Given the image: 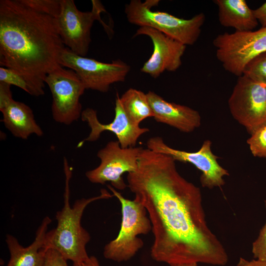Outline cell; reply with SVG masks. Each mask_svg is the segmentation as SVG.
<instances>
[{
  "label": "cell",
  "instance_id": "cell-16",
  "mask_svg": "<svg viewBox=\"0 0 266 266\" xmlns=\"http://www.w3.org/2000/svg\"><path fill=\"white\" fill-rule=\"evenodd\" d=\"M147 94L156 121L189 133L201 125L199 112L187 106L169 102L153 91Z\"/></svg>",
  "mask_w": 266,
  "mask_h": 266
},
{
  "label": "cell",
  "instance_id": "cell-23",
  "mask_svg": "<svg viewBox=\"0 0 266 266\" xmlns=\"http://www.w3.org/2000/svg\"><path fill=\"white\" fill-rule=\"evenodd\" d=\"M0 82L15 86L31 94L30 87L28 81L24 76L12 69L0 67Z\"/></svg>",
  "mask_w": 266,
  "mask_h": 266
},
{
  "label": "cell",
  "instance_id": "cell-19",
  "mask_svg": "<svg viewBox=\"0 0 266 266\" xmlns=\"http://www.w3.org/2000/svg\"><path fill=\"white\" fill-rule=\"evenodd\" d=\"M120 100L128 118L134 125L139 126L145 119L154 117L147 94L141 91L130 88Z\"/></svg>",
  "mask_w": 266,
  "mask_h": 266
},
{
  "label": "cell",
  "instance_id": "cell-12",
  "mask_svg": "<svg viewBox=\"0 0 266 266\" xmlns=\"http://www.w3.org/2000/svg\"><path fill=\"white\" fill-rule=\"evenodd\" d=\"M211 144L210 140H206L198 151L187 152L170 147L161 137L154 136L147 140L146 146L152 151L170 156L175 161L193 165L201 172V186L212 189L224 185V177L229 175V173L218 163V157L211 150Z\"/></svg>",
  "mask_w": 266,
  "mask_h": 266
},
{
  "label": "cell",
  "instance_id": "cell-1",
  "mask_svg": "<svg viewBox=\"0 0 266 266\" xmlns=\"http://www.w3.org/2000/svg\"><path fill=\"white\" fill-rule=\"evenodd\" d=\"M127 180L151 221L154 260L170 266L227 264L225 248L206 223L200 189L180 174L172 157L143 148Z\"/></svg>",
  "mask_w": 266,
  "mask_h": 266
},
{
  "label": "cell",
  "instance_id": "cell-5",
  "mask_svg": "<svg viewBox=\"0 0 266 266\" xmlns=\"http://www.w3.org/2000/svg\"><path fill=\"white\" fill-rule=\"evenodd\" d=\"M107 187L120 202L122 222L117 236L105 245L103 256L118 263L126 262L143 247L144 242L138 236L152 231L151 223L146 209L141 203L124 198L111 185Z\"/></svg>",
  "mask_w": 266,
  "mask_h": 266
},
{
  "label": "cell",
  "instance_id": "cell-27",
  "mask_svg": "<svg viewBox=\"0 0 266 266\" xmlns=\"http://www.w3.org/2000/svg\"><path fill=\"white\" fill-rule=\"evenodd\" d=\"M236 266H266V262L256 259L249 261L240 257Z\"/></svg>",
  "mask_w": 266,
  "mask_h": 266
},
{
  "label": "cell",
  "instance_id": "cell-3",
  "mask_svg": "<svg viewBox=\"0 0 266 266\" xmlns=\"http://www.w3.org/2000/svg\"><path fill=\"white\" fill-rule=\"evenodd\" d=\"M71 168L67 159L64 157V169L66 176L64 204L62 209L56 213V228L47 233L46 242L48 248L58 251L67 260L74 263L84 262L90 257L87 252L86 245L91 239V236L81 223L85 208L94 201L111 198L114 196L106 189H102L99 196L77 200L71 207L69 203Z\"/></svg>",
  "mask_w": 266,
  "mask_h": 266
},
{
  "label": "cell",
  "instance_id": "cell-25",
  "mask_svg": "<svg viewBox=\"0 0 266 266\" xmlns=\"http://www.w3.org/2000/svg\"><path fill=\"white\" fill-rule=\"evenodd\" d=\"M67 260L58 251L48 248L42 266H68Z\"/></svg>",
  "mask_w": 266,
  "mask_h": 266
},
{
  "label": "cell",
  "instance_id": "cell-4",
  "mask_svg": "<svg viewBox=\"0 0 266 266\" xmlns=\"http://www.w3.org/2000/svg\"><path fill=\"white\" fill-rule=\"evenodd\" d=\"M159 0H132L125 5V12L128 22L140 27L157 30L174 40L187 45L194 44L201 33L205 16L203 13L186 19L168 13L153 11Z\"/></svg>",
  "mask_w": 266,
  "mask_h": 266
},
{
  "label": "cell",
  "instance_id": "cell-15",
  "mask_svg": "<svg viewBox=\"0 0 266 266\" xmlns=\"http://www.w3.org/2000/svg\"><path fill=\"white\" fill-rule=\"evenodd\" d=\"M11 85L0 82V111L5 128L18 138L27 139L32 134L41 136L43 132L36 123L32 109L13 100Z\"/></svg>",
  "mask_w": 266,
  "mask_h": 266
},
{
  "label": "cell",
  "instance_id": "cell-10",
  "mask_svg": "<svg viewBox=\"0 0 266 266\" xmlns=\"http://www.w3.org/2000/svg\"><path fill=\"white\" fill-rule=\"evenodd\" d=\"M142 147L122 148L118 140L110 141L97 153L100 165L87 171L85 175L92 183L103 185L107 182L119 190L125 189L128 185L123 174L135 171Z\"/></svg>",
  "mask_w": 266,
  "mask_h": 266
},
{
  "label": "cell",
  "instance_id": "cell-14",
  "mask_svg": "<svg viewBox=\"0 0 266 266\" xmlns=\"http://www.w3.org/2000/svg\"><path fill=\"white\" fill-rule=\"evenodd\" d=\"M148 36L153 45V53L140 71L154 78L165 71H174L182 64V57L186 46L162 32L148 27H139L133 37Z\"/></svg>",
  "mask_w": 266,
  "mask_h": 266
},
{
  "label": "cell",
  "instance_id": "cell-7",
  "mask_svg": "<svg viewBox=\"0 0 266 266\" xmlns=\"http://www.w3.org/2000/svg\"><path fill=\"white\" fill-rule=\"evenodd\" d=\"M213 44L224 68L239 77L250 61L266 52V27L256 31L221 33Z\"/></svg>",
  "mask_w": 266,
  "mask_h": 266
},
{
  "label": "cell",
  "instance_id": "cell-11",
  "mask_svg": "<svg viewBox=\"0 0 266 266\" xmlns=\"http://www.w3.org/2000/svg\"><path fill=\"white\" fill-rule=\"evenodd\" d=\"M228 105L233 118L250 133L266 121V84L239 76Z\"/></svg>",
  "mask_w": 266,
  "mask_h": 266
},
{
  "label": "cell",
  "instance_id": "cell-17",
  "mask_svg": "<svg viewBox=\"0 0 266 266\" xmlns=\"http://www.w3.org/2000/svg\"><path fill=\"white\" fill-rule=\"evenodd\" d=\"M51 219L46 216L37 229L35 237L32 243L24 247L17 239L11 234H7L5 241L10 253V259L6 266H42L45 253L48 249L46 236Z\"/></svg>",
  "mask_w": 266,
  "mask_h": 266
},
{
  "label": "cell",
  "instance_id": "cell-22",
  "mask_svg": "<svg viewBox=\"0 0 266 266\" xmlns=\"http://www.w3.org/2000/svg\"><path fill=\"white\" fill-rule=\"evenodd\" d=\"M21 2L33 10L48 15L55 18L59 15L61 0H20Z\"/></svg>",
  "mask_w": 266,
  "mask_h": 266
},
{
  "label": "cell",
  "instance_id": "cell-26",
  "mask_svg": "<svg viewBox=\"0 0 266 266\" xmlns=\"http://www.w3.org/2000/svg\"><path fill=\"white\" fill-rule=\"evenodd\" d=\"M253 11L256 18L261 24L262 27H266V1Z\"/></svg>",
  "mask_w": 266,
  "mask_h": 266
},
{
  "label": "cell",
  "instance_id": "cell-28",
  "mask_svg": "<svg viewBox=\"0 0 266 266\" xmlns=\"http://www.w3.org/2000/svg\"><path fill=\"white\" fill-rule=\"evenodd\" d=\"M72 266H100L98 259L94 256H90L86 261L80 263H73Z\"/></svg>",
  "mask_w": 266,
  "mask_h": 266
},
{
  "label": "cell",
  "instance_id": "cell-21",
  "mask_svg": "<svg viewBox=\"0 0 266 266\" xmlns=\"http://www.w3.org/2000/svg\"><path fill=\"white\" fill-rule=\"evenodd\" d=\"M242 75L254 81L266 84V52L250 61L245 67Z\"/></svg>",
  "mask_w": 266,
  "mask_h": 266
},
{
  "label": "cell",
  "instance_id": "cell-9",
  "mask_svg": "<svg viewBox=\"0 0 266 266\" xmlns=\"http://www.w3.org/2000/svg\"><path fill=\"white\" fill-rule=\"evenodd\" d=\"M60 64L74 70L86 90L102 93L108 92L111 84L125 81L131 70L130 66L120 59L103 63L79 56L66 47L61 55Z\"/></svg>",
  "mask_w": 266,
  "mask_h": 266
},
{
  "label": "cell",
  "instance_id": "cell-8",
  "mask_svg": "<svg viewBox=\"0 0 266 266\" xmlns=\"http://www.w3.org/2000/svg\"><path fill=\"white\" fill-rule=\"evenodd\" d=\"M44 82L52 94L55 121L69 125L81 118L83 110L80 98L86 89L74 70L61 66L48 74Z\"/></svg>",
  "mask_w": 266,
  "mask_h": 266
},
{
  "label": "cell",
  "instance_id": "cell-29",
  "mask_svg": "<svg viewBox=\"0 0 266 266\" xmlns=\"http://www.w3.org/2000/svg\"><path fill=\"white\" fill-rule=\"evenodd\" d=\"M170 266H198V263L195 262L179 263Z\"/></svg>",
  "mask_w": 266,
  "mask_h": 266
},
{
  "label": "cell",
  "instance_id": "cell-24",
  "mask_svg": "<svg viewBox=\"0 0 266 266\" xmlns=\"http://www.w3.org/2000/svg\"><path fill=\"white\" fill-rule=\"evenodd\" d=\"M265 204L266 209V200ZM252 253L255 259L266 262V221L258 237L252 243Z\"/></svg>",
  "mask_w": 266,
  "mask_h": 266
},
{
  "label": "cell",
  "instance_id": "cell-13",
  "mask_svg": "<svg viewBox=\"0 0 266 266\" xmlns=\"http://www.w3.org/2000/svg\"><path fill=\"white\" fill-rule=\"evenodd\" d=\"M81 118L86 122L91 131L89 135L78 144L81 147L86 141L94 142L98 140L104 131L115 134L122 148L135 147L138 138L143 134L149 132L147 128H141L133 124L126 115L120 101L118 93L115 103V116L113 120L109 124H102L98 119L96 110L87 108L82 111Z\"/></svg>",
  "mask_w": 266,
  "mask_h": 266
},
{
  "label": "cell",
  "instance_id": "cell-2",
  "mask_svg": "<svg viewBox=\"0 0 266 266\" xmlns=\"http://www.w3.org/2000/svg\"><path fill=\"white\" fill-rule=\"evenodd\" d=\"M65 47L55 18L20 0H0V65L24 76L31 95L44 94L45 78L61 66Z\"/></svg>",
  "mask_w": 266,
  "mask_h": 266
},
{
  "label": "cell",
  "instance_id": "cell-18",
  "mask_svg": "<svg viewBox=\"0 0 266 266\" xmlns=\"http://www.w3.org/2000/svg\"><path fill=\"white\" fill-rule=\"evenodd\" d=\"M218 9V19L225 27L234 28L235 32L253 31L258 25L253 10L245 0H215Z\"/></svg>",
  "mask_w": 266,
  "mask_h": 266
},
{
  "label": "cell",
  "instance_id": "cell-6",
  "mask_svg": "<svg viewBox=\"0 0 266 266\" xmlns=\"http://www.w3.org/2000/svg\"><path fill=\"white\" fill-rule=\"evenodd\" d=\"M92 4L91 11L82 12L73 0H61V11L55 18L65 47L82 57H86L88 52L91 30L95 21L101 23L109 36L112 34V30L101 19V13L106 11L103 5L98 0H92Z\"/></svg>",
  "mask_w": 266,
  "mask_h": 266
},
{
  "label": "cell",
  "instance_id": "cell-20",
  "mask_svg": "<svg viewBox=\"0 0 266 266\" xmlns=\"http://www.w3.org/2000/svg\"><path fill=\"white\" fill-rule=\"evenodd\" d=\"M247 140L252 154L266 159V121L256 128Z\"/></svg>",
  "mask_w": 266,
  "mask_h": 266
}]
</instances>
